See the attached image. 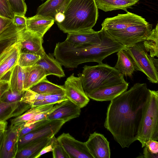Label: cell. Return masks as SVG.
Returning a JSON list of instances; mask_svg holds the SVG:
<instances>
[{"label":"cell","mask_w":158,"mask_h":158,"mask_svg":"<svg viewBox=\"0 0 158 158\" xmlns=\"http://www.w3.org/2000/svg\"><path fill=\"white\" fill-rule=\"evenodd\" d=\"M150 90L146 84L137 83L110 101L104 126L123 148L137 140Z\"/></svg>","instance_id":"cell-1"},{"label":"cell","mask_w":158,"mask_h":158,"mask_svg":"<svg viewBox=\"0 0 158 158\" xmlns=\"http://www.w3.org/2000/svg\"><path fill=\"white\" fill-rule=\"evenodd\" d=\"M98 9L95 0H70L63 13L64 21L56 24L68 34L91 29L98 19Z\"/></svg>","instance_id":"cell-2"},{"label":"cell","mask_w":158,"mask_h":158,"mask_svg":"<svg viewBox=\"0 0 158 158\" xmlns=\"http://www.w3.org/2000/svg\"><path fill=\"white\" fill-rule=\"evenodd\" d=\"M78 76L87 96L100 87L126 82L123 75L114 67L103 63L94 66L85 65Z\"/></svg>","instance_id":"cell-3"},{"label":"cell","mask_w":158,"mask_h":158,"mask_svg":"<svg viewBox=\"0 0 158 158\" xmlns=\"http://www.w3.org/2000/svg\"><path fill=\"white\" fill-rule=\"evenodd\" d=\"M151 94L142 119L137 140L142 147L149 140H158V91L151 90Z\"/></svg>","instance_id":"cell-4"},{"label":"cell","mask_w":158,"mask_h":158,"mask_svg":"<svg viewBox=\"0 0 158 158\" xmlns=\"http://www.w3.org/2000/svg\"><path fill=\"white\" fill-rule=\"evenodd\" d=\"M124 49L131 58L135 69L144 73L150 82L157 83L158 60L148 54L142 42L126 47Z\"/></svg>","instance_id":"cell-5"},{"label":"cell","mask_w":158,"mask_h":158,"mask_svg":"<svg viewBox=\"0 0 158 158\" xmlns=\"http://www.w3.org/2000/svg\"><path fill=\"white\" fill-rule=\"evenodd\" d=\"M152 30V25L147 22L131 26L121 30L106 31L116 41L126 47L143 42Z\"/></svg>","instance_id":"cell-6"},{"label":"cell","mask_w":158,"mask_h":158,"mask_svg":"<svg viewBox=\"0 0 158 158\" xmlns=\"http://www.w3.org/2000/svg\"><path fill=\"white\" fill-rule=\"evenodd\" d=\"M147 22L142 17L127 11L125 14H118L114 17L106 18L101 24L102 29L107 31H117L131 26Z\"/></svg>","instance_id":"cell-7"},{"label":"cell","mask_w":158,"mask_h":158,"mask_svg":"<svg viewBox=\"0 0 158 158\" xmlns=\"http://www.w3.org/2000/svg\"><path fill=\"white\" fill-rule=\"evenodd\" d=\"M65 123L62 120L50 121L35 130L26 134L19 139L18 150L28 143L55 135Z\"/></svg>","instance_id":"cell-8"},{"label":"cell","mask_w":158,"mask_h":158,"mask_svg":"<svg viewBox=\"0 0 158 158\" xmlns=\"http://www.w3.org/2000/svg\"><path fill=\"white\" fill-rule=\"evenodd\" d=\"M63 85L68 99L80 108L88 103L89 99L85 93L79 77L73 73L67 78Z\"/></svg>","instance_id":"cell-9"},{"label":"cell","mask_w":158,"mask_h":158,"mask_svg":"<svg viewBox=\"0 0 158 158\" xmlns=\"http://www.w3.org/2000/svg\"><path fill=\"white\" fill-rule=\"evenodd\" d=\"M57 139L69 158H94L85 142L76 140L69 133H63Z\"/></svg>","instance_id":"cell-10"},{"label":"cell","mask_w":158,"mask_h":158,"mask_svg":"<svg viewBox=\"0 0 158 158\" xmlns=\"http://www.w3.org/2000/svg\"><path fill=\"white\" fill-rule=\"evenodd\" d=\"M24 123L10 127L6 130L0 151V158H15L18 151L19 133Z\"/></svg>","instance_id":"cell-11"},{"label":"cell","mask_w":158,"mask_h":158,"mask_svg":"<svg viewBox=\"0 0 158 158\" xmlns=\"http://www.w3.org/2000/svg\"><path fill=\"white\" fill-rule=\"evenodd\" d=\"M81 112V108L68 99L56 104L46 119L50 121L62 120L66 123L79 117Z\"/></svg>","instance_id":"cell-12"},{"label":"cell","mask_w":158,"mask_h":158,"mask_svg":"<svg viewBox=\"0 0 158 158\" xmlns=\"http://www.w3.org/2000/svg\"><path fill=\"white\" fill-rule=\"evenodd\" d=\"M43 42V38L24 28L20 34V52H31L41 56L46 53Z\"/></svg>","instance_id":"cell-13"},{"label":"cell","mask_w":158,"mask_h":158,"mask_svg":"<svg viewBox=\"0 0 158 158\" xmlns=\"http://www.w3.org/2000/svg\"><path fill=\"white\" fill-rule=\"evenodd\" d=\"M86 145L94 158H110L109 143L102 134L94 132L89 134Z\"/></svg>","instance_id":"cell-14"},{"label":"cell","mask_w":158,"mask_h":158,"mask_svg":"<svg viewBox=\"0 0 158 158\" xmlns=\"http://www.w3.org/2000/svg\"><path fill=\"white\" fill-rule=\"evenodd\" d=\"M20 48L19 39L7 47L0 55V80L17 64Z\"/></svg>","instance_id":"cell-15"},{"label":"cell","mask_w":158,"mask_h":158,"mask_svg":"<svg viewBox=\"0 0 158 158\" xmlns=\"http://www.w3.org/2000/svg\"><path fill=\"white\" fill-rule=\"evenodd\" d=\"M129 83L127 82L100 87L87 95L94 100L98 101H110L127 90Z\"/></svg>","instance_id":"cell-16"},{"label":"cell","mask_w":158,"mask_h":158,"mask_svg":"<svg viewBox=\"0 0 158 158\" xmlns=\"http://www.w3.org/2000/svg\"><path fill=\"white\" fill-rule=\"evenodd\" d=\"M52 19L36 14L27 18L26 29L43 38L44 35L54 24Z\"/></svg>","instance_id":"cell-17"},{"label":"cell","mask_w":158,"mask_h":158,"mask_svg":"<svg viewBox=\"0 0 158 158\" xmlns=\"http://www.w3.org/2000/svg\"><path fill=\"white\" fill-rule=\"evenodd\" d=\"M65 40L74 45L98 44L101 41L99 31H95L93 29L84 31L68 33Z\"/></svg>","instance_id":"cell-18"},{"label":"cell","mask_w":158,"mask_h":158,"mask_svg":"<svg viewBox=\"0 0 158 158\" xmlns=\"http://www.w3.org/2000/svg\"><path fill=\"white\" fill-rule=\"evenodd\" d=\"M70 0H47L38 8L36 14L54 19L56 15L63 13Z\"/></svg>","instance_id":"cell-19"},{"label":"cell","mask_w":158,"mask_h":158,"mask_svg":"<svg viewBox=\"0 0 158 158\" xmlns=\"http://www.w3.org/2000/svg\"><path fill=\"white\" fill-rule=\"evenodd\" d=\"M23 69L24 91L46 78L47 75L44 69L38 64H35L33 66L23 68Z\"/></svg>","instance_id":"cell-20"},{"label":"cell","mask_w":158,"mask_h":158,"mask_svg":"<svg viewBox=\"0 0 158 158\" xmlns=\"http://www.w3.org/2000/svg\"><path fill=\"white\" fill-rule=\"evenodd\" d=\"M52 137L41 139L27 143L18 150L15 158H35L50 142Z\"/></svg>","instance_id":"cell-21"},{"label":"cell","mask_w":158,"mask_h":158,"mask_svg":"<svg viewBox=\"0 0 158 158\" xmlns=\"http://www.w3.org/2000/svg\"><path fill=\"white\" fill-rule=\"evenodd\" d=\"M36 64L44 69L47 76L52 75L59 78L65 76L61 64L50 53H45Z\"/></svg>","instance_id":"cell-22"},{"label":"cell","mask_w":158,"mask_h":158,"mask_svg":"<svg viewBox=\"0 0 158 158\" xmlns=\"http://www.w3.org/2000/svg\"><path fill=\"white\" fill-rule=\"evenodd\" d=\"M140 0H95L98 9L105 12L122 10L127 12Z\"/></svg>","instance_id":"cell-23"},{"label":"cell","mask_w":158,"mask_h":158,"mask_svg":"<svg viewBox=\"0 0 158 158\" xmlns=\"http://www.w3.org/2000/svg\"><path fill=\"white\" fill-rule=\"evenodd\" d=\"M26 27H17L12 22L0 35V55L8 47L19 40L21 30Z\"/></svg>","instance_id":"cell-24"},{"label":"cell","mask_w":158,"mask_h":158,"mask_svg":"<svg viewBox=\"0 0 158 158\" xmlns=\"http://www.w3.org/2000/svg\"><path fill=\"white\" fill-rule=\"evenodd\" d=\"M117 55L118 60L114 68L123 76L131 77L135 70L131 58L124 49L118 52Z\"/></svg>","instance_id":"cell-25"},{"label":"cell","mask_w":158,"mask_h":158,"mask_svg":"<svg viewBox=\"0 0 158 158\" xmlns=\"http://www.w3.org/2000/svg\"><path fill=\"white\" fill-rule=\"evenodd\" d=\"M8 80L9 89L13 92L19 94L24 92L23 88L24 69L17 64L10 72Z\"/></svg>","instance_id":"cell-26"},{"label":"cell","mask_w":158,"mask_h":158,"mask_svg":"<svg viewBox=\"0 0 158 158\" xmlns=\"http://www.w3.org/2000/svg\"><path fill=\"white\" fill-rule=\"evenodd\" d=\"M29 89L40 94L47 95L60 94L65 92L64 85L52 83L47 78L41 81Z\"/></svg>","instance_id":"cell-27"},{"label":"cell","mask_w":158,"mask_h":158,"mask_svg":"<svg viewBox=\"0 0 158 158\" xmlns=\"http://www.w3.org/2000/svg\"><path fill=\"white\" fill-rule=\"evenodd\" d=\"M54 104H49L31 107L23 114L11 120L10 126H14L21 123L26 122L37 114L50 109Z\"/></svg>","instance_id":"cell-28"},{"label":"cell","mask_w":158,"mask_h":158,"mask_svg":"<svg viewBox=\"0 0 158 158\" xmlns=\"http://www.w3.org/2000/svg\"><path fill=\"white\" fill-rule=\"evenodd\" d=\"M147 51L152 57L158 56V24L152 30L149 35L142 42Z\"/></svg>","instance_id":"cell-29"},{"label":"cell","mask_w":158,"mask_h":158,"mask_svg":"<svg viewBox=\"0 0 158 158\" xmlns=\"http://www.w3.org/2000/svg\"><path fill=\"white\" fill-rule=\"evenodd\" d=\"M20 102L9 103L0 99V122L6 121L11 118L18 116V108Z\"/></svg>","instance_id":"cell-30"},{"label":"cell","mask_w":158,"mask_h":158,"mask_svg":"<svg viewBox=\"0 0 158 158\" xmlns=\"http://www.w3.org/2000/svg\"><path fill=\"white\" fill-rule=\"evenodd\" d=\"M68 99L65 92L56 94L45 95L43 100L33 103L31 106L33 107L49 104L56 105Z\"/></svg>","instance_id":"cell-31"},{"label":"cell","mask_w":158,"mask_h":158,"mask_svg":"<svg viewBox=\"0 0 158 158\" xmlns=\"http://www.w3.org/2000/svg\"><path fill=\"white\" fill-rule=\"evenodd\" d=\"M40 57V56L31 52H20L17 64L23 68L33 66Z\"/></svg>","instance_id":"cell-32"},{"label":"cell","mask_w":158,"mask_h":158,"mask_svg":"<svg viewBox=\"0 0 158 158\" xmlns=\"http://www.w3.org/2000/svg\"><path fill=\"white\" fill-rule=\"evenodd\" d=\"M52 147V157L53 158H69L64 149L55 135L51 138Z\"/></svg>","instance_id":"cell-33"},{"label":"cell","mask_w":158,"mask_h":158,"mask_svg":"<svg viewBox=\"0 0 158 158\" xmlns=\"http://www.w3.org/2000/svg\"><path fill=\"white\" fill-rule=\"evenodd\" d=\"M14 14L25 15L27 7L24 0H8Z\"/></svg>","instance_id":"cell-34"},{"label":"cell","mask_w":158,"mask_h":158,"mask_svg":"<svg viewBox=\"0 0 158 158\" xmlns=\"http://www.w3.org/2000/svg\"><path fill=\"white\" fill-rule=\"evenodd\" d=\"M45 95L37 94L29 89L24 91L21 102L26 103L31 106L33 103L43 100Z\"/></svg>","instance_id":"cell-35"},{"label":"cell","mask_w":158,"mask_h":158,"mask_svg":"<svg viewBox=\"0 0 158 158\" xmlns=\"http://www.w3.org/2000/svg\"><path fill=\"white\" fill-rule=\"evenodd\" d=\"M24 93L19 94L15 93L9 88L3 94L0 99L3 102L9 103L21 102Z\"/></svg>","instance_id":"cell-36"},{"label":"cell","mask_w":158,"mask_h":158,"mask_svg":"<svg viewBox=\"0 0 158 158\" xmlns=\"http://www.w3.org/2000/svg\"><path fill=\"white\" fill-rule=\"evenodd\" d=\"M14 15L8 0H0V16L12 20Z\"/></svg>","instance_id":"cell-37"},{"label":"cell","mask_w":158,"mask_h":158,"mask_svg":"<svg viewBox=\"0 0 158 158\" xmlns=\"http://www.w3.org/2000/svg\"><path fill=\"white\" fill-rule=\"evenodd\" d=\"M49 121H50L46 119L36 122L29 126L23 127L20 131L19 138L26 134L35 130L39 127L47 123Z\"/></svg>","instance_id":"cell-38"},{"label":"cell","mask_w":158,"mask_h":158,"mask_svg":"<svg viewBox=\"0 0 158 158\" xmlns=\"http://www.w3.org/2000/svg\"><path fill=\"white\" fill-rule=\"evenodd\" d=\"M54 107L55 106L48 110L37 114L30 120L24 123V127L29 126L36 122L44 119H46L47 116L52 110L54 108Z\"/></svg>","instance_id":"cell-39"},{"label":"cell","mask_w":158,"mask_h":158,"mask_svg":"<svg viewBox=\"0 0 158 158\" xmlns=\"http://www.w3.org/2000/svg\"><path fill=\"white\" fill-rule=\"evenodd\" d=\"M27 19L25 15L14 14L12 23L17 27H26Z\"/></svg>","instance_id":"cell-40"},{"label":"cell","mask_w":158,"mask_h":158,"mask_svg":"<svg viewBox=\"0 0 158 158\" xmlns=\"http://www.w3.org/2000/svg\"><path fill=\"white\" fill-rule=\"evenodd\" d=\"M145 146L152 153H158V142L157 141L148 140L146 142Z\"/></svg>","instance_id":"cell-41"},{"label":"cell","mask_w":158,"mask_h":158,"mask_svg":"<svg viewBox=\"0 0 158 158\" xmlns=\"http://www.w3.org/2000/svg\"><path fill=\"white\" fill-rule=\"evenodd\" d=\"M12 22V19L0 16V35L10 26Z\"/></svg>","instance_id":"cell-42"},{"label":"cell","mask_w":158,"mask_h":158,"mask_svg":"<svg viewBox=\"0 0 158 158\" xmlns=\"http://www.w3.org/2000/svg\"><path fill=\"white\" fill-rule=\"evenodd\" d=\"M9 88V84L8 80L2 79L0 80V98Z\"/></svg>","instance_id":"cell-43"},{"label":"cell","mask_w":158,"mask_h":158,"mask_svg":"<svg viewBox=\"0 0 158 158\" xmlns=\"http://www.w3.org/2000/svg\"><path fill=\"white\" fill-rule=\"evenodd\" d=\"M51 140L50 142L41 150L38 155L35 156V158H38L45 153L52 151V147Z\"/></svg>","instance_id":"cell-44"},{"label":"cell","mask_w":158,"mask_h":158,"mask_svg":"<svg viewBox=\"0 0 158 158\" xmlns=\"http://www.w3.org/2000/svg\"><path fill=\"white\" fill-rule=\"evenodd\" d=\"M143 157L145 158H158V153H153L150 152L146 146L143 147Z\"/></svg>","instance_id":"cell-45"},{"label":"cell","mask_w":158,"mask_h":158,"mask_svg":"<svg viewBox=\"0 0 158 158\" xmlns=\"http://www.w3.org/2000/svg\"><path fill=\"white\" fill-rule=\"evenodd\" d=\"M64 19V13L61 12L57 13L55 15L54 20L56 23H60L63 22Z\"/></svg>","instance_id":"cell-46"},{"label":"cell","mask_w":158,"mask_h":158,"mask_svg":"<svg viewBox=\"0 0 158 158\" xmlns=\"http://www.w3.org/2000/svg\"><path fill=\"white\" fill-rule=\"evenodd\" d=\"M6 130H0V151L6 133Z\"/></svg>","instance_id":"cell-47"},{"label":"cell","mask_w":158,"mask_h":158,"mask_svg":"<svg viewBox=\"0 0 158 158\" xmlns=\"http://www.w3.org/2000/svg\"><path fill=\"white\" fill-rule=\"evenodd\" d=\"M7 123L6 121L0 122V130H6Z\"/></svg>","instance_id":"cell-48"},{"label":"cell","mask_w":158,"mask_h":158,"mask_svg":"<svg viewBox=\"0 0 158 158\" xmlns=\"http://www.w3.org/2000/svg\"><path fill=\"white\" fill-rule=\"evenodd\" d=\"M42 0V1H43V0Z\"/></svg>","instance_id":"cell-49"}]
</instances>
